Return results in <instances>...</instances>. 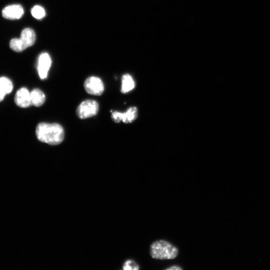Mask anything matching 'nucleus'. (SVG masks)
Segmentation results:
<instances>
[{
	"mask_svg": "<svg viewBox=\"0 0 270 270\" xmlns=\"http://www.w3.org/2000/svg\"><path fill=\"white\" fill-rule=\"evenodd\" d=\"M123 269L125 270H138L139 269V266L134 261L128 260L125 262Z\"/></svg>",
	"mask_w": 270,
	"mask_h": 270,
	"instance_id": "14",
	"label": "nucleus"
},
{
	"mask_svg": "<svg viewBox=\"0 0 270 270\" xmlns=\"http://www.w3.org/2000/svg\"><path fill=\"white\" fill-rule=\"evenodd\" d=\"M99 111V104L94 100H86L79 106L76 113L81 119H85L96 116Z\"/></svg>",
	"mask_w": 270,
	"mask_h": 270,
	"instance_id": "4",
	"label": "nucleus"
},
{
	"mask_svg": "<svg viewBox=\"0 0 270 270\" xmlns=\"http://www.w3.org/2000/svg\"><path fill=\"white\" fill-rule=\"evenodd\" d=\"M84 88L89 94L100 96L104 91V85L102 81L98 77H91L85 82Z\"/></svg>",
	"mask_w": 270,
	"mask_h": 270,
	"instance_id": "5",
	"label": "nucleus"
},
{
	"mask_svg": "<svg viewBox=\"0 0 270 270\" xmlns=\"http://www.w3.org/2000/svg\"><path fill=\"white\" fill-rule=\"evenodd\" d=\"M30 94L32 105L38 107L44 104L46 100V97L41 90L35 89Z\"/></svg>",
	"mask_w": 270,
	"mask_h": 270,
	"instance_id": "11",
	"label": "nucleus"
},
{
	"mask_svg": "<svg viewBox=\"0 0 270 270\" xmlns=\"http://www.w3.org/2000/svg\"><path fill=\"white\" fill-rule=\"evenodd\" d=\"M15 104L22 108H27L32 106L31 94L26 88H22L16 93Z\"/></svg>",
	"mask_w": 270,
	"mask_h": 270,
	"instance_id": "8",
	"label": "nucleus"
},
{
	"mask_svg": "<svg viewBox=\"0 0 270 270\" xmlns=\"http://www.w3.org/2000/svg\"><path fill=\"white\" fill-rule=\"evenodd\" d=\"M13 89L12 82L5 77H0V102L3 101L6 95L11 93Z\"/></svg>",
	"mask_w": 270,
	"mask_h": 270,
	"instance_id": "10",
	"label": "nucleus"
},
{
	"mask_svg": "<svg viewBox=\"0 0 270 270\" xmlns=\"http://www.w3.org/2000/svg\"><path fill=\"white\" fill-rule=\"evenodd\" d=\"M166 270H182V268L178 266H173L167 269Z\"/></svg>",
	"mask_w": 270,
	"mask_h": 270,
	"instance_id": "15",
	"label": "nucleus"
},
{
	"mask_svg": "<svg viewBox=\"0 0 270 270\" xmlns=\"http://www.w3.org/2000/svg\"><path fill=\"white\" fill-rule=\"evenodd\" d=\"M36 36L34 31L29 28L24 29L19 39L14 38L11 40L10 47L16 52H21L33 45L36 41Z\"/></svg>",
	"mask_w": 270,
	"mask_h": 270,
	"instance_id": "3",
	"label": "nucleus"
},
{
	"mask_svg": "<svg viewBox=\"0 0 270 270\" xmlns=\"http://www.w3.org/2000/svg\"><path fill=\"white\" fill-rule=\"evenodd\" d=\"M24 13L23 7L20 5L16 4L5 7L2 11V16L7 19L16 20L20 19Z\"/></svg>",
	"mask_w": 270,
	"mask_h": 270,
	"instance_id": "9",
	"label": "nucleus"
},
{
	"mask_svg": "<svg viewBox=\"0 0 270 270\" xmlns=\"http://www.w3.org/2000/svg\"><path fill=\"white\" fill-rule=\"evenodd\" d=\"M37 139L40 142L51 145H58L64 140L65 133L60 125L41 123L38 125L36 129Z\"/></svg>",
	"mask_w": 270,
	"mask_h": 270,
	"instance_id": "1",
	"label": "nucleus"
},
{
	"mask_svg": "<svg viewBox=\"0 0 270 270\" xmlns=\"http://www.w3.org/2000/svg\"><path fill=\"white\" fill-rule=\"evenodd\" d=\"M138 116V110L136 107L130 108L126 112L122 113L115 111L112 114V118L116 123L122 121L125 123H130L136 120Z\"/></svg>",
	"mask_w": 270,
	"mask_h": 270,
	"instance_id": "6",
	"label": "nucleus"
},
{
	"mask_svg": "<svg viewBox=\"0 0 270 270\" xmlns=\"http://www.w3.org/2000/svg\"><path fill=\"white\" fill-rule=\"evenodd\" d=\"M150 252L153 258L158 260L174 259L179 253L175 246L164 240L157 241L152 243Z\"/></svg>",
	"mask_w": 270,
	"mask_h": 270,
	"instance_id": "2",
	"label": "nucleus"
},
{
	"mask_svg": "<svg viewBox=\"0 0 270 270\" xmlns=\"http://www.w3.org/2000/svg\"><path fill=\"white\" fill-rule=\"evenodd\" d=\"M122 85L121 92L122 93H127L133 90L135 86V83L131 76L125 74L123 76Z\"/></svg>",
	"mask_w": 270,
	"mask_h": 270,
	"instance_id": "12",
	"label": "nucleus"
},
{
	"mask_svg": "<svg viewBox=\"0 0 270 270\" xmlns=\"http://www.w3.org/2000/svg\"><path fill=\"white\" fill-rule=\"evenodd\" d=\"M51 59L48 54L42 53L38 59V72L42 80L46 79L51 65Z\"/></svg>",
	"mask_w": 270,
	"mask_h": 270,
	"instance_id": "7",
	"label": "nucleus"
},
{
	"mask_svg": "<svg viewBox=\"0 0 270 270\" xmlns=\"http://www.w3.org/2000/svg\"><path fill=\"white\" fill-rule=\"evenodd\" d=\"M31 13L32 16L37 19L43 18L46 15L44 9L40 6H34L31 10Z\"/></svg>",
	"mask_w": 270,
	"mask_h": 270,
	"instance_id": "13",
	"label": "nucleus"
}]
</instances>
